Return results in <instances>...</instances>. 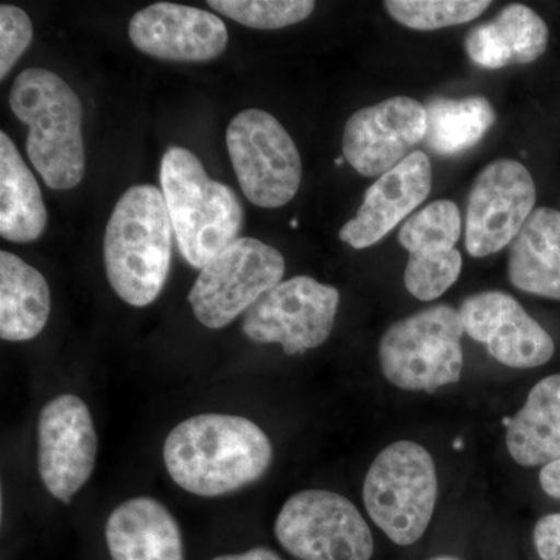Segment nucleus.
<instances>
[{
  "instance_id": "obj_1",
  "label": "nucleus",
  "mask_w": 560,
  "mask_h": 560,
  "mask_svg": "<svg viewBox=\"0 0 560 560\" xmlns=\"http://www.w3.org/2000/svg\"><path fill=\"white\" fill-rule=\"evenodd\" d=\"M164 463L180 489L212 499L259 481L270 469L272 445L253 420L198 415L168 433Z\"/></svg>"
},
{
  "instance_id": "obj_2",
  "label": "nucleus",
  "mask_w": 560,
  "mask_h": 560,
  "mask_svg": "<svg viewBox=\"0 0 560 560\" xmlns=\"http://www.w3.org/2000/svg\"><path fill=\"white\" fill-rule=\"evenodd\" d=\"M173 235L161 189L138 184L121 195L103 242L106 276L121 301L147 307L158 300L171 272Z\"/></svg>"
},
{
  "instance_id": "obj_3",
  "label": "nucleus",
  "mask_w": 560,
  "mask_h": 560,
  "mask_svg": "<svg viewBox=\"0 0 560 560\" xmlns=\"http://www.w3.org/2000/svg\"><path fill=\"white\" fill-rule=\"evenodd\" d=\"M10 108L28 127L27 154L46 186H79L86 153L83 106L75 91L49 69H25L11 86Z\"/></svg>"
},
{
  "instance_id": "obj_4",
  "label": "nucleus",
  "mask_w": 560,
  "mask_h": 560,
  "mask_svg": "<svg viewBox=\"0 0 560 560\" xmlns=\"http://www.w3.org/2000/svg\"><path fill=\"white\" fill-rule=\"evenodd\" d=\"M161 190L180 256L202 270L237 241L245 221L241 198L226 184L210 178L197 154L173 145L162 156Z\"/></svg>"
},
{
  "instance_id": "obj_5",
  "label": "nucleus",
  "mask_w": 560,
  "mask_h": 560,
  "mask_svg": "<svg viewBox=\"0 0 560 560\" xmlns=\"http://www.w3.org/2000/svg\"><path fill=\"white\" fill-rule=\"evenodd\" d=\"M438 500V475L429 452L412 441L388 445L364 478L363 501L371 521L400 547L429 528Z\"/></svg>"
},
{
  "instance_id": "obj_6",
  "label": "nucleus",
  "mask_w": 560,
  "mask_h": 560,
  "mask_svg": "<svg viewBox=\"0 0 560 560\" xmlns=\"http://www.w3.org/2000/svg\"><path fill=\"white\" fill-rule=\"evenodd\" d=\"M459 312L440 304L394 323L378 345V361L390 385L433 390L458 383L464 366Z\"/></svg>"
},
{
  "instance_id": "obj_7",
  "label": "nucleus",
  "mask_w": 560,
  "mask_h": 560,
  "mask_svg": "<svg viewBox=\"0 0 560 560\" xmlns=\"http://www.w3.org/2000/svg\"><path fill=\"white\" fill-rule=\"evenodd\" d=\"M226 145L243 195L254 206L282 208L296 197L300 150L275 116L264 109L242 110L228 127Z\"/></svg>"
},
{
  "instance_id": "obj_8",
  "label": "nucleus",
  "mask_w": 560,
  "mask_h": 560,
  "mask_svg": "<svg viewBox=\"0 0 560 560\" xmlns=\"http://www.w3.org/2000/svg\"><path fill=\"white\" fill-rule=\"evenodd\" d=\"M285 260L257 238L241 237L206 264L189 293L195 318L208 329L230 326L282 282Z\"/></svg>"
},
{
  "instance_id": "obj_9",
  "label": "nucleus",
  "mask_w": 560,
  "mask_h": 560,
  "mask_svg": "<svg viewBox=\"0 0 560 560\" xmlns=\"http://www.w3.org/2000/svg\"><path fill=\"white\" fill-rule=\"evenodd\" d=\"M280 547L300 560H370L374 537L352 501L329 490H302L275 523Z\"/></svg>"
},
{
  "instance_id": "obj_10",
  "label": "nucleus",
  "mask_w": 560,
  "mask_h": 560,
  "mask_svg": "<svg viewBox=\"0 0 560 560\" xmlns=\"http://www.w3.org/2000/svg\"><path fill=\"white\" fill-rule=\"evenodd\" d=\"M340 291L308 276L282 280L243 319V334L259 345H280L287 355L319 348L334 329Z\"/></svg>"
},
{
  "instance_id": "obj_11",
  "label": "nucleus",
  "mask_w": 560,
  "mask_h": 560,
  "mask_svg": "<svg viewBox=\"0 0 560 560\" xmlns=\"http://www.w3.org/2000/svg\"><path fill=\"white\" fill-rule=\"evenodd\" d=\"M536 200V184L525 165L515 160L489 164L467 198V253L486 257L506 248L534 212Z\"/></svg>"
},
{
  "instance_id": "obj_12",
  "label": "nucleus",
  "mask_w": 560,
  "mask_h": 560,
  "mask_svg": "<svg viewBox=\"0 0 560 560\" xmlns=\"http://www.w3.org/2000/svg\"><path fill=\"white\" fill-rule=\"evenodd\" d=\"M90 408L73 394L44 405L38 422L39 477L51 497L70 503L90 481L97 458Z\"/></svg>"
},
{
  "instance_id": "obj_13",
  "label": "nucleus",
  "mask_w": 560,
  "mask_h": 560,
  "mask_svg": "<svg viewBox=\"0 0 560 560\" xmlns=\"http://www.w3.org/2000/svg\"><path fill=\"white\" fill-rule=\"evenodd\" d=\"M425 135V106L399 95L350 116L342 132V158L360 175L381 178L407 160Z\"/></svg>"
},
{
  "instance_id": "obj_14",
  "label": "nucleus",
  "mask_w": 560,
  "mask_h": 560,
  "mask_svg": "<svg viewBox=\"0 0 560 560\" xmlns=\"http://www.w3.org/2000/svg\"><path fill=\"white\" fill-rule=\"evenodd\" d=\"M458 312L464 331L504 366L530 370L555 355L551 335L511 294L482 291L467 298Z\"/></svg>"
},
{
  "instance_id": "obj_15",
  "label": "nucleus",
  "mask_w": 560,
  "mask_h": 560,
  "mask_svg": "<svg viewBox=\"0 0 560 560\" xmlns=\"http://www.w3.org/2000/svg\"><path fill=\"white\" fill-rule=\"evenodd\" d=\"M128 35L142 54L173 62L217 60L230 40L226 24L217 14L171 2L138 11Z\"/></svg>"
},
{
  "instance_id": "obj_16",
  "label": "nucleus",
  "mask_w": 560,
  "mask_h": 560,
  "mask_svg": "<svg viewBox=\"0 0 560 560\" xmlns=\"http://www.w3.org/2000/svg\"><path fill=\"white\" fill-rule=\"evenodd\" d=\"M431 179L429 156L423 151H412L407 160L366 190L357 215L341 228V242L355 249L370 248L381 242L427 200Z\"/></svg>"
},
{
  "instance_id": "obj_17",
  "label": "nucleus",
  "mask_w": 560,
  "mask_h": 560,
  "mask_svg": "<svg viewBox=\"0 0 560 560\" xmlns=\"http://www.w3.org/2000/svg\"><path fill=\"white\" fill-rule=\"evenodd\" d=\"M105 537L113 560H184L178 522L151 497H135L110 512Z\"/></svg>"
},
{
  "instance_id": "obj_18",
  "label": "nucleus",
  "mask_w": 560,
  "mask_h": 560,
  "mask_svg": "<svg viewBox=\"0 0 560 560\" xmlns=\"http://www.w3.org/2000/svg\"><path fill=\"white\" fill-rule=\"evenodd\" d=\"M548 38L547 22L536 11L512 3L467 35L466 51L480 68L503 69L539 60L547 51Z\"/></svg>"
},
{
  "instance_id": "obj_19",
  "label": "nucleus",
  "mask_w": 560,
  "mask_h": 560,
  "mask_svg": "<svg viewBox=\"0 0 560 560\" xmlns=\"http://www.w3.org/2000/svg\"><path fill=\"white\" fill-rule=\"evenodd\" d=\"M508 272L525 293L560 301V212L537 208L511 243Z\"/></svg>"
},
{
  "instance_id": "obj_20",
  "label": "nucleus",
  "mask_w": 560,
  "mask_h": 560,
  "mask_svg": "<svg viewBox=\"0 0 560 560\" xmlns=\"http://www.w3.org/2000/svg\"><path fill=\"white\" fill-rule=\"evenodd\" d=\"M504 425L508 452L515 463L536 467L560 459V374L537 383L522 410Z\"/></svg>"
},
{
  "instance_id": "obj_21",
  "label": "nucleus",
  "mask_w": 560,
  "mask_h": 560,
  "mask_svg": "<svg viewBox=\"0 0 560 560\" xmlns=\"http://www.w3.org/2000/svg\"><path fill=\"white\" fill-rule=\"evenodd\" d=\"M50 289L46 278L20 257L0 253V338L31 341L50 316Z\"/></svg>"
},
{
  "instance_id": "obj_22",
  "label": "nucleus",
  "mask_w": 560,
  "mask_h": 560,
  "mask_svg": "<svg viewBox=\"0 0 560 560\" xmlns=\"http://www.w3.org/2000/svg\"><path fill=\"white\" fill-rule=\"evenodd\" d=\"M47 209L38 180L5 131L0 132V235L13 243L38 241Z\"/></svg>"
},
{
  "instance_id": "obj_23",
  "label": "nucleus",
  "mask_w": 560,
  "mask_h": 560,
  "mask_svg": "<svg viewBox=\"0 0 560 560\" xmlns=\"http://www.w3.org/2000/svg\"><path fill=\"white\" fill-rule=\"evenodd\" d=\"M425 110V142L441 156H456L471 149L495 124V110L482 95L430 98Z\"/></svg>"
},
{
  "instance_id": "obj_24",
  "label": "nucleus",
  "mask_w": 560,
  "mask_h": 560,
  "mask_svg": "<svg viewBox=\"0 0 560 560\" xmlns=\"http://www.w3.org/2000/svg\"><path fill=\"white\" fill-rule=\"evenodd\" d=\"M463 231L458 206L453 201L438 200L405 220L399 231V242L412 254H444L456 249Z\"/></svg>"
},
{
  "instance_id": "obj_25",
  "label": "nucleus",
  "mask_w": 560,
  "mask_h": 560,
  "mask_svg": "<svg viewBox=\"0 0 560 560\" xmlns=\"http://www.w3.org/2000/svg\"><path fill=\"white\" fill-rule=\"evenodd\" d=\"M394 21L411 31L431 32L477 20L489 9V0H388Z\"/></svg>"
},
{
  "instance_id": "obj_26",
  "label": "nucleus",
  "mask_w": 560,
  "mask_h": 560,
  "mask_svg": "<svg viewBox=\"0 0 560 560\" xmlns=\"http://www.w3.org/2000/svg\"><path fill=\"white\" fill-rule=\"evenodd\" d=\"M208 5L245 27L279 31L307 20L316 3L313 0H209Z\"/></svg>"
},
{
  "instance_id": "obj_27",
  "label": "nucleus",
  "mask_w": 560,
  "mask_h": 560,
  "mask_svg": "<svg viewBox=\"0 0 560 560\" xmlns=\"http://www.w3.org/2000/svg\"><path fill=\"white\" fill-rule=\"evenodd\" d=\"M460 268L463 257L458 249L444 254H415L405 268V287L416 300L434 301L458 280Z\"/></svg>"
},
{
  "instance_id": "obj_28",
  "label": "nucleus",
  "mask_w": 560,
  "mask_h": 560,
  "mask_svg": "<svg viewBox=\"0 0 560 560\" xmlns=\"http://www.w3.org/2000/svg\"><path fill=\"white\" fill-rule=\"evenodd\" d=\"M33 39L28 14L20 7H0V79H5Z\"/></svg>"
},
{
  "instance_id": "obj_29",
  "label": "nucleus",
  "mask_w": 560,
  "mask_h": 560,
  "mask_svg": "<svg viewBox=\"0 0 560 560\" xmlns=\"http://www.w3.org/2000/svg\"><path fill=\"white\" fill-rule=\"evenodd\" d=\"M534 545L541 560H560V514H550L536 523Z\"/></svg>"
},
{
  "instance_id": "obj_30",
  "label": "nucleus",
  "mask_w": 560,
  "mask_h": 560,
  "mask_svg": "<svg viewBox=\"0 0 560 560\" xmlns=\"http://www.w3.org/2000/svg\"><path fill=\"white\" fill-rule=\"evenodd\" d=\"M540 488L551 499L560 500V459L544 466L539 475Z\"/></svg>"
},
{
  "instance_id": "obj_31",
  "label": "nucleus",
  "mask_w": 560,
  "mask_h": 560,
  "mask_svg": "<svg viewBox=\"0 0 560 560\" xmlns=\"http://www.w3.org/2000/svg\"><path fill=\"white\" fill-rule=\"evenodd\" d=\"M212 560H282L278 552L270 550V548L256 547L253 550L238 552V555H224Z\"/></svg>"
},
{
  "instance_id": "obj_32",
  "label": "nucleus",
  "mask_w": 560,
  "mask_h": 560,
  "mask_svg": "<svg viewBox=\"0 0 560 560\" xmlns=\"http://www.w3.org/2000/svg\"><path fill=\"white\" fill-rule=\"evenodd\" d=\"M430 560H460L458 558H452V556H440V558H434Z\"/></svg>"
},
{
  "instance_id": "obj_33",
  "label": "nucleus",
  "mask_w": 560,
  "mask_h": 560,
  "mask_svg": "<svg viewBox=\"0 0 560 560\" xmlns=\"http://www.w3.org/2000/svg\"><path fill=\"white\" fill-rule=\"evenodd\" d=\"M342 161H345V158H340V160L335 161V164L341 165Z\"/></svg>"
},
{
  "instance_id": "obj_34",
  "label": "nucleus",
  "mask_w": 560,
  "mask_h": 560,
  "mask_svg": "<svg viewBox=\"0 0 560 560\" xmlns=\"http://www.w3.org/2000/svg\"><path fill=\"white\" fill-rule=\"evenodd\" d=\"M290 224H291V226L296 228V226H298V221H296V220H293V221H291V223H290Z\"/></svg>"
}]
</instances>
